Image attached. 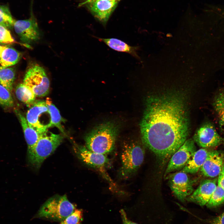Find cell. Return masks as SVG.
<instances>
[{"label": "cell", "instance_id": "9", "mask_svg": "<svg viewBox=\"0 0 224 224\" xmlns=\"http://www.w3.org/2000/svg\"><path fill=\"white\" fill-rule=\"evenodd\" d=\"M196 151L194 140L187 139L170 157L164 173L165 176L171 172L182 169Z\"/></svg>", "mask_w": 224, "mask_h": 224}, {"label": "cell", "instance_id": "32", "mask_svg": "<svg viewBox=\"0 0 224 224\" xmlns=\"http://www.w3.org/2000/svg\"><path fill=\"white\" fill-rule=\"evenodd\" d=\"M121 0H82L81 2L78 4V6L80 7L83 6L85 4L93 1H115L119 2Z\"/></svg>", "mask_w": 224, "mask_h": 224}, {"label": "cell", "instance_id": "3", "mask_svg": "<svg viewBox=\"0 0 224 224\" xmlns=\"http://www.w3.org/2000/svg\"><path fill=\"white\" fill-rule=\"evenodd\" d=\"M145 154L144 148L138 142L132 139L125 141L122 146L119 177L126 179L134 174L142 163Z\"/></svg>", "mask_w": 224, "mask_h": 224}, {"label": "cell", "instance_id": "25", "mask_svg": "<svg viewBox=\"0 0 224 224\" xmlns=\"http://www.w3.org/2000/svg\"><path fill=\"white\" fill-rule=\"evenodd\" d=\"M15 21L9 8L5 6H0V25L10 28L13 26Z\"/></svg>", "mask_w": 224, "mask_h": 224}, {"label": "cell", "instance_id": "4", "mask_svg": "<svg viewBox=\"0 0 224 224\" xmlns=\"http://www.w3.org/2000/svg\"><path fill=\"white\" fill-rule=\"evenodd\" d=\"M63 134H56L47 130L41 134L33 148L27 152L28 161L33 167L39 168L62 142Z\"/></svg>", "mask_w": 224, "mask_h": 224}, {"label": "cell", "instance_id": "19", "mask_svg": "<svg viewBox=\"0 0 224 224\" xmlns=\"http://www.w3.org/2000/svg\"><path fill=\"white\" fill-rule=\"evenodd\" d=\"M208 151L204 148L196 151L181 171L187 174H194L200 169L206 160Z\"/></svg>", "mask_w": 224, "mask_h": 224}, {"label": "cell", "instance_id": "2", "mask_svg": "<svg viewBox=\"0 0 224 224\" xmlns=\"http://www.w3.org/2000/svg\"><path fill=\"white\" fill-rule=\"evenodd\" d=\"M119 126L110 121L95 127L86 136V147L90 151L106 155L114 149Z\"/></svg>", "mask_w": 224, "mask_h": 224}, {"label": "cell", "instance_id": "21", "mask_svg": "<svg viewBox=\"0 0 224 224\" xmlns=\"http://www.w3.org/2000/svg\"><path fill=\"white\" fill-rule=\"evenodd\" d=\"M15 94L19 100L27 105H31L35 102L36 96L32 91L23 83L17 86Z\"/></svg>", "mask_w": 224, "mask_h": 224}, {"label": "cell", "instance_id": "13", "mask_svg": "<svg viewBox=\"0 0 224 224\" xmlns=\"http://www.w3.org/2000/svg\"><path fill=\"white\" fill-rule=\"evenodd\" d=\"M48 112L45 101H35L27 111L26 118L30 126L42 134L47 131L48 128L40 121V117L43 114Z\"/></svg>", "mask_w": 224, "mask_h": 224}, {"label": "cell", "instance_id": "27", "mask_svg": "<svg viewBox=\"0 0 224 224\" xmlns=\"http://www.w3.org/2000/svg\"><path fill=\"white\" fill-rule=\"evenodd\" d=\"M82 217V210L76 209L72 213L61 221L60 224H81Z\"/></svg>", "mask_w": 224, "mask_h": 224}, {"label": "cell", "instance_id": "1", "mask_svg": "<svg viewBox=\"0 0 224 224\" xmlns=\"http://www.w3.org/2000/svg\"><path fill=\"white\" fill-rule=\"evenodd\" d=\"M185 100L180 93L149 96L140 124L143 144L162 160L183 144L189 134Z\"/></svg>", "mask_w": 224, "mask_h": 224}, {"label": "cell", "instance_id": "14", "mask_svg": "<svg viewBox=\"0 0 224 224\" xmlns=\"http://www.w3.org/2000/svg\"><path fill=\"white\" fill-rule=\"evenodd\" d=\"M224 163V153L217 150L208 151L200 171L204 176L214 178L219 175Z\"/></svg>", "mask_w": 224, "mask_h": 224}, {"label": "cell", "instance_id": "33", "mask_svg": "<svg viewBox=\"0 0 224 224\" xmlns=\"http://www.w3.org/2000/svg\"><path fill=\"white\" fill-rule=\"evenodd\" d=\"M222 139H223V142L224 144V137H223V138H222Z\"/></svg>", "mask_w": 224, "mask_h": 224}, {"label": "cell", "instance_id": "6", "mask_svg": "<svg viewBox=\"0 0 224 224\" xmlns=\"http://www.w3.org/2000/svg\"><path fill=\"white\" fill-rule=\"evenodd\" d=\"M23 82L32 91L36 96H44L49 92V79L44 69L37 64H33L29 68Z\"/></svg>", "mask_w": 224, "mask_h": 224}, {"label": "cell", "instance_id": "11", "mask_svg": "<svg viewBox=\"0 0 224 224\" xmlns=\"http://www.w3.org/2000/svg\"><path fill=\"white\" fill-rule=\"evenodd\" d=\"M194 141L203 148L217 147L223 142V139L211 123H206L195 132Z\"/></svg>", "mask_w": 224, "mask_h": 224}, {"label": "cell", "instance_id": "20", "mask_svg": "<svg viewBox=\"0 0 224 224\" xmlns=\"http://www.w3.org/2000/svg\"><path fill=\"white\" fill-rule=\"evenodd\" d=\"M45 101L50 118V121L47 125L48 128L56 127L64 135L65 132L61 124L62 122L64 121V119L61 116L58 109L53 103L49 98H47Z\"/></svg>", "mask_w": 224, "mask_h": 224}, {"label": "cell", "instance_id": "26", "mask_svg": "<svg viewBox=\"0 0 224 224\" xmlns=\"http://www.w3.org/2000/svg\"><path fill=\"white\" fill-rule=\"evenodd\" d=\"M0 105L9 108L13 107L14 105L11 92L1 84H0Z\"/></svg>", "mask_w": 224, "mask_h": 224}, {"label": "cell", "instance_id": "30", "mask_svg": "<svg viewBox=\"0 0 224 224\" xmlns=\"http://www.w3.org/2000/svg\"><path fill=\"white\" fill-rule=\"evenodd\" d=\"M218 176L217 184L224 190V163L222 170Z\"/></svg>", "mask_w": 224, "mask_h": 224}, {"label": "cell", "instance_id": "24", "mask_svg": "<svg viewBox=\"0 0 224 224\" xmlns=\"http://www.w3.org/2000/svg\"><path fill=\"white\" fill-rule=\"evenodd\" d=\"M224 203V190L218 184L206 205L208 208L218 206Z\"/></svg>", "mask_w": 224, "mask_h": 224}, {"label": "cell", "instance_id": "18", "mask_svg": "<svg viewBox=\"0 0 224 224\" xmlns=\"http://www.w3.org/2000/svg\"><path fill=\"white\" fill-rule=\"evenodd\" d=\"M22 128L25 138L27 145V152L31 150L36 143L42 134H40L30 126L26 118L20 111L16 110Z\"/></svg>", "mask_w": 224, "mask_h": 224}, {"label": "cell", "instance_id": "29", "mask_svg": "<svg viewBox=\"0 0 224 224\" xmlns=\"http://www.w3.org/2000/svg\"><path fill=\"white\" fill-rule=\"evenodd\" d=\"M210 222L211 224H224V212L212 219Z\"/></svg>", "mask_w": 224, "mask_h": 224}, {"label": "cell", "instance_id": "8", "mask_svg": "<svg viewBox=\"0 0 224 224\" xmlns=\"http://www.w3.org/2000/svg\"><path fill=\"white\" fill-rule=\"evenodd\" d=\"M30 12V16L27 19L15 21L13 27L16 33L23 42L31 43L38 40L40 38V32L36 19L33 11V3Z\"/></svg>", "mask_w": 224, "mask_h": 224}, {"label": "cell", "instance_id": "12", "mask_svg": "<svg viewBox=\"0 0 224 224\" xmlns=\"http://www.w3.org/2000/svg\"><path fill=\"white\" fill-rule=\"evenodd\" d=\"M119 2L110 1H96L88 2L86 7L95 18L105 27L111 15Z\"/></svg>", "mask_w": 224, "mask_h": 224}, {"label": "cell", "instance_id": "16", "mask_svg": "<svg viewBox=\"0 0 224 224\" xmlns=\"http://www.w3.org/2000/svg\"><path fill=\"white\" fill-rule=\"evenodd\" d=\"M92 36L115 51L128 53L137 59L139 58L137 53V51L138 49V47L137 46H131L126 42L117 38H104Z\"/></svg>", "mask_w": 224, "mask_h": 224}, {"label": "cell", "instance_id": "23", "mask_svg": "<svg viewBox=\"0 0 224 224\" xmlns=\"http://www.w3.org/2000/svg\"><path fill=\"white\" fill-rule=\"evenodd\" d=\"M213 106L219 118L220 124L224 127V90L216 95Z\"/></svg>", "mask_w": 224, "mask_h": 224}, {"label": "cell", "instance_id": "34", "mask_svg": "<svg viewBox=\"0 0 224 224\" xmlns=\"http://www.w3.org/2000/svg\"></svg>", "mask_w": 224, "mask_h": 224}, {"label": "cell", "instance_id": "5", "mask_svg": "<svg viewBox=\"0 0 224 224\" xmlns=\"http://www.w3.org/2000/svg\"><path fill=\"white\" fill-rule=\"evenodd\" d=\"M76 209L75 205L65 195H57L48 199L42 205L34 217L61 222Z\"/></svg>", "mask_w": 224, "mask_h": 224}, {"label": "cell", "instance_id": "15", "mask_svg": "<svg viewBox=\"0 0 224 224\" xmlns=\"http://www.w3.org/2000/svg\"><path fill=\"white\" fill-rule=\"evenodd\" d=\"M217 181L216 179L203 180L186 200L201 206L206 205L216 188Z\"/></svg>", "mask_w": 224, "mask_h": 224}, {"label": "cell", "instance_id": "17", "mask_svg": "<svg viewBox=\"0 0 224 224\" xmlns=\"http://www.w3.org/2000/svg\"><path fill=\"white\" fill-rule=\"evenodd\" d=\"M22 54L14 48L7 46H0V66L6 68L16 64Z\"/></svg>", "mask_w": 224, "mask_h": 224}, {"label": "cell", "instance_id": "10", "mask_svg": "<svg viewBox=\"0 0 224 224\" xmlns=\"http://www.w3.org/2000/svg\"><path fill=\"white\" fill-rule=\"evenodd\" d=\"M194 182L187 174L181 171L171 175L169 182L174 194L178 199L183 202L193 192Z\"/></svg>", "mask_w": 224, "mask_h": 224}, {"label": "cell", "instance_id": "31", "mask_svg": "<svg viewBox=\"0 0 224 224\" xmlns=\"http://www.w3.org/2000/svg\"><path fill=\"white\" fill-rule=\"evenodd\" d=\"M120 212L123 221V224H137L131 222L128 219L126 213L124 210L121 209L120 211Z\"/></svg>", "mask_w": 224, "mask_h": 224}, {"label": "cell", "instance_id": "7", "mask_svg": "<svg viewBox=\"0 0 224 224\" xmlns=\"http://www.w3.org/2000/svg\"><path fill=\"white\" fill-rule=\"evenodd\" d=\"M74 149L80 160L87 165L97 169L110 184L112 186L114 185L106 170L109 161L106 155L91 151L86 146L81 145H76Z\"/></svg>", "mask_w": 224, "mask_h": 224}, {"label": "cell", "instance_id": "22", "mask_svg": "<svg viewBox=\"0 0 224 224\" xmlns=\"http://www.w3.org/2000/svg\"><path fill=\"white\" fill-rule=\"evenodd\" d=\"M15 77V71L12 68L0 66V83L11 92Z\"/></svg>", "mask_w": 224, "mask_h": 224}, {"label": "cell", "instance_id": "28", "mask_svg": "<svg viewBox=\"0 0 224 224\" xmlns=\"http://www.w3.org/2000/svg\"><path fill=\"white\" fill-rule=\"evenodd\" d=\"M0 43L6 44H12L16 41L7 28L0 25Z\"/></svg>", "mask_w": 224, "mask_h": 224}, {"label": "cell", "instance_id": "35", "mask_svg": "<svg viewBox=\"0 0 224 224\" xmlns=\"http://www.w3.org/2000/svg\"></svg>", "mask_w": 224, "mask_h": 224}]
</instances>
